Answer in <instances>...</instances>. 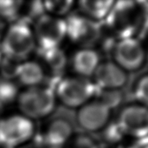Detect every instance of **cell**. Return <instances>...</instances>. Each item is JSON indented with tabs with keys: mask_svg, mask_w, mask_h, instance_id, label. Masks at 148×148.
I'll return each mask as SVG.
<instances>
[{
	"mask_svg": "<svg viewBox=\"0 0 148 148\" xmlns=\"http://www.w3.org/2000/svg\"><path fill=\"white\" fill-rule=\"evenodd\" d=\"M147 16L141 2L115 1L104 27L117 39L137 37L145 27Z\"/></svg>",
	"mask_w": 148,
	"mask_h": 148,
	"instance_id": "6da1fadb",
	"label": "cell"
},
{
	"mask_svg": "<svg viewBox=\"0 0 148 148\" xmlns=\"http://www.w3.org/2000/svg\"><path fill=\"white\" fill-rule=\"evenodd\" d=\"M97 88L92 79L79 75L60 79L56 88V96L69 108H80L95 97Z\"/></svg>",
	"mask_w": 148,
	"mask_h": 148,
	"instance_id": "7a4b0ae2",
	"label": "cell"
},
{
	"mask_svg": "<svg viewBox=\"0 0 148 148\" xmlns=\"http://www.w3.org/2000/svg\"><path fill=\"white\" fill-rule=\"evenodd\" d=\"M56 93L47 86L28 88L18 96V107L23 116L40 119L49 115L55 109Z\"/></svg>",
	"mask_w": 148,
	"mask_h": 148,
	"instance_id": "3957f363",
	"label": "cell"
},
{
	"mask_svg": "<svg viewBox=\"0 0 148 148\" xmlns=\"http://www.w3.org/2000/svg\"><path fill=\"white\" fill-rule=\"evenodd\" d=\"M36 47L34 34L25 22H18L6 29L1 41L5 57L16 61L29 56Z\"/></svg>",
	"mask_w": 148,
	"mask_h": 148,
	"instance_id": "277c9868",
	"label": "cell"
},
{
	"mask_svg": "<svg viewBox=\"0 0 148 148\" xmlns=\"http://www.w3.org/2000/svg\"><path fill=\"white\" fill-rule=\"evenodd\" d=\"M112 60L125 72H135L143 68L147 49L138 37L118 40L112 52Z\"/></svg>",
	"mask_w": 148,
	"mask_h": 148,
	"instance_id": "5b68a950",
	"label": "cell"
},
{
	"mask_svg": "<svg viewBox=\"0 0 148 148\" xmlns=\"http://www.w3.org/2000/svg\"><path fill=\"white\" fill-rule=\"evenodd\" d=\"M33 34L41 53L57 49L67 36L66 21L60 17L42 15L36 22Z\"/></svg>",
	"mask_w": 148,
	"mask_h": 148,
	"instance_id": "8992f818",
	"label": "cell"
},
{
	"mask_svg": "<svg viewBox=\"0 0 148 148\" xmlns=\"http://www.w3.org/2000/svg\"><path fill=\"white\" fill-rule=\"evenodd\" d=\"M66 21L67 36L81 48H95L101 34V25L80 12L71 14Z\"/></svg>",
	"mask_w": 148,
	"mask_h": 148,
	"instance_id": "52a82bcc",
	"label": "cell"
},
{
	"mask_svg": "<svg viewBox=\"0 0 148 148\" xmlns=\"http://www.w3.org/2000/svg\"><path fill=\"white\" fill-rule=\"evenodd\" d=\"M116 122L128 138L143 140L148 139V108L138 103L125 106L120 111Z\"/></svg>",
	"mask_w": 148,
	"mask_h": 148,
	"instance_id": "ba28073f",
	"label": "cell"
},
{
	"mask_svg": "<svg viewBox=\"0 0 148 148\" xmlns=\"http://www.w3.org/2000/svg\"><path fill=\"white\" fill-rule=\"evenodd\" d=\"M32 121L23 115H13L0 120V145L8 148H17L34 135Z\"/></svg>",
	"mask_w": 148,
	"mask_h": 148,
	"instance_id": "9c48e42d",
	"label": "cell"
},
{
	"mask_svg": "<svg viewBox=\"0 0 148 148\" xmlns=\"http://www.w3.org/2000/svg\"><path fill=\"white\" fill-rule=\"evenodd\" d=\"M112 110L96 98L80 108L76 114L78 126L89 133L101 132L111 121Z\"/></svg>",
	"mask_w": 148,
	"mask_h": 148,
	"instance_id": "30bf717a",
	"label": "cell"
},
{
	"mask_svg": "<svg viewBox=\"0 0 148 148\" xmlns=\"http://www.w3.org/2000/svg\"><path fill=\"white\" fill-rule=\"evenodd\" d=\"M127 79V73L110 59L102 61L92 76L96 88L102 90H121Z\"/></svg>",
	"mask_w": 148,
	"mask_h": 148,
	"instance_id": "8fae6325",
	"label": "cell"
},
{
	"mask_svg": "<svg viewBox=\"0 0 148 148\" xmlns=\"http://www.w3.org/2000/svg\"><path fill=\"white\" fill-rule=\"evenodd\" d=\"M74 135L72 123L66 118L56 117L49 123L44 133L45 146L52 148L63 147Z\"/></svg>",
	"mask_w": 148,
	"mask_h": 148,
	"instance_id": "7c38bea8",
	"label": "cell"
},
{
	"mask_svg": "<svg viewBox=\"0 0 148 148\" xmlns=\"http://www.w3.org/2000/svg\"><path fill=\"white\" fill-rule=\"evenodd\" d=\"M101 62L95 48H81L73 55L71 65L76 75L91 79Z\"/></svg>",
	"mask_w": 148,
	"mask_h": 148,
	"instance_id": "4fadbf2b",
	"label": "cell"
},
{
	"mask_svg": "<svg viewBox=\"0 0 148 148\" xmlns=\"http://www.w3.org/2000/svg\"><path fill=\"white\" fill-rule=\"evenodd\" d=\"M114 3V0H82L78 2L79 12L100 23V22L106 20Z\"/></svg>",
	"mask_w": 148,
	"mask_h": 148,
	"instance_id": "5bb4252c",
	"label": "cell"
},
{
	"mask_svg": "<svg viewBox=\"0 0 148 148\" xmlns=\"http://www.w3.org/2000/svg\"><path fill=\"white\" fill-rule=\"evenodd\" d=\"M45 77L42 67L36 62H25L19 64L16 77L18 81L29 88L41 84Z\"/></svg>",
	"mask_w": 148,
	"mask_h": 148,
	"instance_id": "9a60e30c",
	"label": "cell"
},
{
	"mask_svg": "<svg viewBox=\"0 0 148 148\" xmlns=\"http://www.w3.org/2000/svg\"><path fill=\"white\" fill-rule=\"evenodd\" d=\"M41 54L42 55L45 62L55 74L60 75L62 73L67 65V56L60 48L48 50Z\"/></svg>",
	"mask_w": 148,
	"mask_h": 148,
	"instance_id": "2e32d148",
	"label": "cell"
},
{
	"mask_svg": "<svg viewBox=\"0 0 148 148\" xmlns=\"http://www.w3.org/2000/svg\"><path fill=\"white\" fill-rule=\"evenodd\" d=\"M74 1L71 0H54L42 2L43 10H46L49 16L59 17L60 16L69 13L74 4Z\"/></svg>",
	"mask_w": 148,
	"mask_h": 148,
	"instance_id": "e0dca14e",
	"label": "cell"
},
{
	"mask_svg": "<svg viewBox=\"0 0 148 148\" xmlns=\"http://www.w3.org/2000/svg\"><path fill=\"white\" fill-rule=\"evenodd\" d=\"M111 110L119 107L123 101V93L121 90H102L97 89L95 97Z\"/></svg>",
	"mask_w": 148,
	"mask_h": 148,
	"instance_id": "ac0fdd59",
	"label": "cell"
},
{
	"mask_svg": "<svg viewBox=\"0 0 148 148\" xmlns=\"http://www.w3.org/2000/svg\"><path fill=\"white\" fill-rule=\"evenodd\" d=\"M133 94L136 103L148 108V73L141 75L136 81Z\"/></svg>",
	"mask_w": 148,
	"mask_h": 148,
	"instance_id": "d6986e66",
	"label": "cell"
},
{
	"mask_svg": "<svg viewBox=\"0 0 148 148\" xmlns=\"http://www.w3.org/2000/svg\"><path fill=\"white\" fill-rule=\"evenodd\" d=\"M23 2L13 0H0V19H13L20 12Z\"/></svg>",
	"mask_w": 148,
	"mask_h": 148,
	"instance_id": "ffe728a7",
	"label": "cell"
},
{
	"mask_svg": "<svg viewBox=\"0 0 148 148\" xmlns=\"http://www.w3.org/2000/svg\"><path fill=\"white\" fill-rule=\"evenodd\" d=\"M62 148H99L98 142L86 134H74Z\"/></svg>",
	"mask_w": 148,
	"mask_h": 148,
	"instance_id": "44dd1931",
	"label": "cell"
},
{
	"mask_svg": "<svg viewBox=\"0 0 148 148\" xmlns=\"http://www.w3.org/2000/svg\"><path fill=\"white\" fill-rule=\"evenodd\" d=\"M19 64L20 62H18V61L11 58L5 57L4 59H1L0 70L5 80L9 81L11 78L16 77V73Z\"/></svg>",
	"mask_w": 148,
	"mask_h": 148,
	"instance_id": "7402d4cb",
	"label": "cell"
},
{
	"mask_svg": "<svg viewBox=\"0 0 148 148\" xmlns=\"http://www.w3.org/2000/svg\"><path fill=\"white\" fill-rule=\"evenodd\" d=\"M16 94V88L10 81H0V104L12 101Z\"/></svg>",
	"mask_w": 148,
	"mask_h": 148,
	"instance_id": "603a6c76",
	"label": "cell"
},
{
	"mask_svg": "<svg viewBox=\"0 0 148 148\" xmlns=\"http://www.w3.org/2000/svg\"><path fill=\"white\" fill-rule=\"evenodd\" d=\"M17 148H46L45 145L40 142H33V143H27Z\"/></svg>",
	"mask_w": 148,
	"mask_h": 148,
	"instance_id": "cb8c5ba5",
	"label": "cell"
},
{
	"mask_svg": "<svg viewBox=\"0 0 148 148\" xmlns=\"http://www.w3.org/2000/svg\"><path fill=\"white\" fill-rule=\"evenodd\" d=\"M6 31V28H5V22L2 19H0V42L3 37V35Z\"/></svg>",
	"mask_w": 148,
	"mask_h": 148,
	"instance_id": "d4e9b609",
	"label": "cell"
},
{
	"mask_svg": "<svg viewBox=\"0 0 148 148\" xmlns=\"http://www.w3.org/2000/svg\"><path fill=\"white\" fill-rule=\"evenodd\" d=\"M99 148H116V147L111 146V145H108V144H104V143H101V144H99Z\"/></svg>",
	"mask_w": 148,
	"mask_h": 148,
	"instance_id": "484cf974",
	"label": "cell"
},
{
	"mask_svg": "<svg viewBox=\"0 0 148 148\" xmlns=\"http://www.w3.org/2000/svg\"><path fill=\"white\" fill-rule=\"evenodd\" d=\"M142 148H148V142H146V143H145V145L143 146V147Z\"/></svg>",
	"mask_w": 148,
	"mask_h": 148,
	"instance_id": "4316f807",
	"label": "cell"
},
{
	"mask_svg": "<svg viewBox=\"0 0 148 148\" xmlns=\"http://www.w3.org/2000/svg\"><path fill=\"white\" fill-rule=\"evenodd\" d=\"M147 45H148V27H147Z\"/></svg>",
	"mask_w": 148,
	"mask_h": 148,
	"instance_id": "83f0119b",
	"label": "cell"
},
{
	"mask_svg": "<svg viewBox=\"0 0 148 148\" xmlns=\"http://www.w3.org/2000/svg\"><path fill=\"white\" fill-rule=\"evenodd\" d=\"M1 59H2V57H1V54H0V62H1Z\"/></svg>",
	"mask_w": 148,
	"mask_h": 148,
	"instance_id": "f1b7e54d",
	"label": "cell"
}]
</instances>
